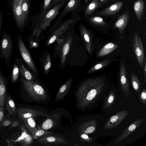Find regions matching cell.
Here are the masks:
<instances>
[{
  "label": "cell",
  "instance_id": "14",
  "mask_svg": "<svg viewBox=\"0 0 146 146\" xmlns=\"http://www.w3.org/2000/svg\"><path fill=\"white\" fill-rule=\"evenodd\" d=\"M129 114V111L124 110L118 111L109 118L104 126V129H108L115 128L126 118Z\"/></svg>",
  "mask_w": 146,
  "mask_h": 146
},
{
  "label": "cell",
  "instance_id": "1",
  "mask_svg": "<svg viewBox=\"0 0 146 146\" xmlns=\"http://www.w3.org/2000/svg\"><path fill=\"white\" fill-rule=\"evenodd\" d=\"M104 86L103 79L100 77L88 78L82 81L76 93L79 108L85 110L90 107L102 93Z\"/></svg>",
  "mask_w": 146,
  "mask_h": 146
},
{
  "label": "cell",
  "instance_id": "2",
  "mask_svg": "<svg viewBox=\"0 0 146 146\" xmlns=\"http://www.w3.org/2000/svg\"><path fill=\"white\" fill-rule=\"evenodd\" d=\"M70 0H62L48 11L40 19L37 21L32 27L31 35L27 41L29 48L31 49L38 47L40 40L44 38L42 31L49 27L52 20L59 14L60 10Z\"/></svg>",
  "mask_w": 146,
  "mask_h": 146
},
{
  "label": "cell",
  "instance_id": "29",
  "mask_svg": "<svg viewBox=\"0 0 146 146\" xmlns=\"http://www.w3.org/2000/svg\"><path fill=\"white\" fill-rule=\"evenodd\" d=\"M24 124L31 133L33 137L34 135L36 130V122L33 117H29L23 120Z\"/></svg>",
  "mask_w": 146,
  "mask_h": 146
},
{
  "label": "cell",
  "instance_id": "27",
  "mask_svg": "<svg viewBox=\"0 0 146 146\" xmlns=\"http://www.w3.org/2000/svg\"><path fill=\"white\" fill-rule=\"evenodd\" d=\"M30 7V0H23L22 4V17L23 25L25 27L27 22Z\"/></svg>",
  "mask_w": 146,
  "mask_h": 146
},
{
  "label": "cell",
  "instance_id": "35",
  "mask_svg": "<svg viewBox=\"0 0 146 146\" xmlns=\"http://www.w3.org/2000/svg\"><path fill=\"white\" fill-rule=\"evenodd\" d=\"M14 62L11 73V81L13 84L17 81L18 79L20 74L19 66L17 63Z\"/></svg>",
  "mask_w": 146,
  "mask_h": 146
},
{
  "label": "cell",
  "instance_id": "36",
  "mask_svg": "<svg viewBox=\"0 0 146 146\" xmlns=\"http://www.w3.org/2000/svg\"><path fill=\"white\" fill-rule=\"evenodd\" d=\"M89 22L96 25L103 27L106 25V23L103 19L98 16H94L89 19Z\"/></svg>",
  "mask_w": 146,
  "mask_h": 146
},
{
  "label": "cell",
  "instance_id": "16",
  "mask_svg": "<svg viewBox=\"0 0 146 146\" xmlns=\"http://www.w3.org/2000/svg\"><path fill=\"white\" fill-rule=\"evenodd\" d=\"M120 80L121 89L125 96L128 98L130 93L129 83L126 68L123 63H121L120 67Z\"/></svg>",
  "mask_w": 146,
  "mask_h": 146
},
{
  "label": "cell",
  "instance_id": "32",
  "mask_svg": "<svg viewBox=\"0 0 146 146\" xmlns=\"http://www.w3.org/2000/svg\"><path fill=\"white\" fill-rule=\"evenodd\" d=\"M54 134V133L52 132L43 129L40 125H38L37 130L33 137L35 139H37L39 138Z\"/></svg>",
  "mask_w": 146,
  "mask_h": 146
},
{
  "label": "cell",
  "instance_id": "8",
  "mask_svg": "<svg viewBox=\"0 0 146 146\" xmlns=\"http://www.w3.org/2000/svg\"><path fill=\"white\" fill-rule=\"evenodd\" d=\"M82 0H70L65 7L58 16L55 22L47 32L50 34L57 28L62 23L63 18L69 13H78L82 4Z\"/></svg>",
  "mask_w": 146,
  "mask_h": 146
},
{
  "label": "cell",
  "instance_id": "21",
  "mask_svg": "<svg viewBox=\"0 0 146 146\" xmlns=\"http://www.w3.org/2000/svg\"><path fill=\"white\" fill-rule=\"evenodd\" d=\"M123 3L122 1L115 3L102 10L98 14L102 16H111L115 14L122 8Z\"/></svg>",
  "mask_w": 146,
  "mask_h": 146
},
{
  "label": "cell",
  "instance_id": "20",
  "mask_svg": "<svg viewBox=\"0 0 146 146\" xmlns=\"http://www.w3.org/2000/svg\"><path fill=\"white\" fill-rule=\"evenodd\" d=\"M42 70L44 74L47 75L50 71L51 66L52 60L50 54L48 52H44L40 59Z\"/></svg>",
  "mask_w": 146,
  "mask_h": 146
},
{
  "label": "cell",
  "instance_id": "26",
  "mask_svg": "<svg viewBox=\"0 0 146 146\" xmlns=\"http://www.w3.org/2000/svg\"><path fill=\"white\" fill-rule=\"evenodd\" d=\"M119 47L117 44L110 42L104 46L99 51L97 55V57L107 55Z\"/></svg>",
  "mask_w": 146,
  "mask_h": 146
},
{
  "label": "cell",
  "instance_id": "19",
  "mask_svg": "<svg viewBox=\"0 0 146 146\" xmlns=\"http://www.w3.org/2000/svg\"><path fill=\"white\" fill-rule=\"evenodd\" d=\"M8 83L7 78L4 76L0 68V107H4Z\"/></svg>",
  "mask_w": 146,
  "mask_h": 146
},
{
  "label": "cell",
  "instance_id": "31",
  "mask_svg": "<svg viewBox=\"0 0 146 146\" xmlns=\"http://www.w3.org/2000/svg\"><path fill=\"white\" fill-rule=\"evenodd\" d=\"M132 85L135 91L138 92L141 88V86L143 85L139 79L138 76L135 75L133 73H132L131 75Z\"/></svg>",
  "mask_w": 146,
  "mask_h": 146
},
{
  "label": "cell",
  "instance_id": "45",
  "mask_svg": "<svg viewBox=\"0 0 146 146\" xmlns=\"http://www.w3.org/2000/svg\"><path fill=\"white\" fill-rule=\"evenodd\" d=\"M3 20V16L2 13L0 10V35L1 31V22Z\"/></svg>",
  "mask_w": 146,
  "mask_h": 146
},
{
  "label": "cell",
  "instance_id": "9",
  "mask_svg": "<svg viewBox=\"0 0 146 146\" xmlns=\"http://www.w3.org/2000/svg\"><path fill=\"white\" fill-rule=\"evenodd\" d=\"M79 40L78 34L75 33L66 58V65L73 66L79 65Z\"/></svg>",
  "mask_w": 146,
  "mask_h": 146
},
{
  "label": "cell",
  "instance_id": "23",
  "mask_svg": "<svg viewBox=\"0 0 146 146\" xmlns=\"http://www.w3.org/2000/svg\"><path fill=\"white\" fill-rule=\"evenodd\" d=\"M73 81L71 77L67 80L58 90L55 99L56 101L62 100L70 90Z\"/></svg>",
  "mask_w": 146,
  "mask_h": 146
},
{
  "label": "cell",
  "instance_id": "10",
  "mask_svg": "<svg viewBox=\"0 0 146 146\" xmlns=\"http://www.w3.org/2000/svg\"><path fill=\"white\" fill-rule=\"evenodd\" d=\"M132 41L133 50L137 61L139 65L143 68L145 60V51L141 39L138 32L134 33Z\"/></svg>",
  "mask_w": 146,
  "mask_h": 146
},
{
  "label": "cell",
  "instance_id": "6",
  "mask_svg": "<svg viewBox=\"0 0 146 146\" xmlns=\"http://www.w3.org/2000/svg\"><path fill=\"white\" fill-rule=\"evenodd\" d=\"M16 40L17 48L22 59L30 71L38 78V74L36 67L29 50L23 42L22 36L20 35L17 36Z\"/></svg>",
  "mask_w": 146,
  "mask_h": 146
},
{
  "label": "cell",
  "instance_id": "3",
  "mask_svg": "<svg viewBox=\"0 0 146 146\" xmlns=\"http://www.w3.org/2000/svg\"><path fill=\"white\" fill-rule=\"evenodd\" d=\"M75 33L74 27L73 26L55 41L53 58L54 59L58 58L61 70L66 65V58Z\"/></svg>",
  "mask_w": 146,
  "mask_h": 146
},
{
  "label": "cell",
  "instance_id": "25",
  "mask_svg": "<svg viewBox=\"0 0 146 146\" xmlns=\"http://www.w3.org/2000/svg\"><path fill=\"white\" fill-rule=\"evenodd\" d=\"M133 8L136 18L140 22L142 18L145 9L143 0H137L134 3Z\"/></svg>",
  "mask_w": 146,
  "mask_h": 146
},
{
  "label": "cell",
  "instance_id": "30",
  "mask_svg": "<svg viewBox=\"0 0 146 146\" xmlns=\"http://www.w3.org/2000/svg\"><path fill=\"white\" fill-rule=\"evenodd\" d=\"M115 99V94L113 91H111L105 98L104 108L106 109L110 108L114 103Z\"/></svg>",
  "mask_w": 146,
  "mask_h": 146
},
{
  "label": "cell",
  "instance_id": "13",
  "mask_svg": "<svg viewBox=\"0 0 146 146\" xmlns=\"http://www.w3.org/2000/svg\"><path fill=\"white\" fill-rule=\"evenodd\" d=\"M79 30L82 42L88 52L92 53L93 38L90 31L82 23H80Z\"/></svg>",
  "mask_w": 146,
  "mask_h": 146
},
{
  "label": "cell",
  "instance_id": "38",
  "mask_svg": "<svg viewBox=\"0 0 146 146\" xmlns=\"http://www.w3.org/2000/svg\"><path fill=\"white\" fill-rule=\"evenodd\" d=\"M52 1L53 0H44L39 16H38L37 21L40 19L48 11L49 5Z\"/></svg>",
  "mask_w": 146,
  "mask_h": 146
},
{
  "label": "cell",
  "instance_id": "24",
  "mask_svg": "<svg viewBox=\"0 0 146 146\" xmlns=\"http://www.w3.org/2000/svg\"><path fill=\"white\" fill-rule=\"evenodd\" d=\"M97 122L95 119L88 120L83 122L79 127V132L90 134L96 130Z\"/></svg>",
  "mask_w": 146,
  "mask_h": 146
},
{
  "label": "cell",
  "instance_id": "22",
  "mask_svg": "<svg viewBox=\"0 0 146 146\" xmlns=\"http://www.w3.org/2000/svg\"><path fill=\"white\" fill-rule=\"evenodd\" d=\"M129 11L126 12L121 15L117 19L114 25V27L118 29L120 33L122 34L129 20Z\"/></svg>",
  "mask_w": 146,
  "mask_h": 146
},
{
  "label": "cell",
  "instance_id": "17",
  "mask_svg": "<svg viewBox=\"0 0 146 146\" xmlns=\"http://www.w3.org/2000/svg\"><path fill=\"white\" fill-rule=\"evenodd\" d=\"M145 119L144 118L139 119L131 123L116 139L114 142V143L116 144L120 143L126 139L129 135L140 126Z\"/></svg>",
  "mask_w": 146,
  "mask_h": 146
},
{
  "label": "cell",
  "instance_id": "34",
  "mask_svg": "<svg viewBox=\"0 0 146 146\" xmlns=\"http://www.w3.org/2000/svg\"><path fill=\"white\" fill-rule=\"evenodd\" d=\"M5 103L6 108L9 114L15 117L16 107L14 102L11 99L8 98Z\"/></svg>",
  "mask_w": 146,
  "mask_h": 146
},
{
  "label": "cell",
  "instance_id": "37",
  "mask_svg": "<svg viewBox=\"0 0 146 146\" xmlns=\"http://www.w3.org/2000/svg\"><path fill=\"white\" fill-rule=\"evenodd\" d=\"M57 121H56V119L48 118L43 122L41 126V128L46 130L50 129L56 125Z\"/></svg>",
  "mask_w": 146,
  "mask_h": 146
},
{
  "label": "cell",
  "instance_id": "46",
  "mask_svg": "<svg viewBox=\"0 0 146 146\" xmlns=\"http://www.w3.org/2000/svg\"><path fill=\"white\" fill-rule=\"evenodd\" d=\"M19 125V122L17 121H13L11 127H14L15 126H17Z\"/></svg>",
  "mask_w": 146,
  "mask_h": 146
},
{
  "label": "cell",
  "instance_id": "4",
  "mask_svg": "<svg viewBox=\"0 0 146 146\" xmlns=\"http://www.w3.org/2000/svg\"><path fill=\"white\" fill-rule=\"evenodd\" d=\"M38 78L34 80H28L22 78L20 82L27 94L36 101H45L47 98L45 89L37 81Z\"/></svg>",
  "mask_w": 146,
  "mask_h": 146
},
{
  "label": "cell",
  "instance_id": "11",
  "mask_svg": "<svg viewBox=\"0 0 146 146\" xmlns=\"http://www.w3.org/2000/svg\"><path fill=\"white\" fill-rule=\"evenodd\" d=\"M38 142L43 145H66L69 144L63 136L54 134L37 139Z\"/></svg>",
  "mask_w": 146,
  "mask_h": 146
},
{
  "label": "cell",
  "instance_id": "12",
  "mask_svg": "<svg viewBox=\"0 0 146 146\" xmlns=\"http://www.w3.org/2000/svg\"><path fill=\"white\" fill-rule=\"evenodd\" d=\"M23 0H12L11 7L14 17L20 31L23 32L25 27L23 25L22 17V4Z\"/></svg>",
  "mask_w": 146,
  "mask_h": 146
},
{
  "label": "cell",
  "instance_id": "7",
  "mask_svg": "<svg viewBox=\"0 0 146 146\" xmlns=\"http://www.w3.org/2000/svg\"><path fill=\"white\" fill-rule=\"evenodd\" d=\"M13 42L10 35L6 31L3 32L0 43V57L4 60L6 66L9 68L13 52Z\"/></svg>",
  "mask_w": 146,
  "mask_h": 146
},
{
  "label": "cell",
  "instance_id": "42",
  "mask_svg": "<svg viewBox=\"0 0 146 146\" xmlns=\"http://www.w3.org/2000/svg\"><path fill=\"white\" fill-rule=\"evenodd\" d=\"M143 64V72L144 74V79L145 82H146V60L145 58Z\"/></svg>",
  "mask_w": 146,
  "mask_h": 146
},
{
  "label": "cell",
  "instance_id": "28",
  "mask_svg": "<svg viewBox=\"0 0 146 146\" xmlns=\"http://www.w3.org/2000/svg\"><path fill=\"white\" fill-rule=\"evenodd\" d=\"M100 5L99 0H92L86 7L84 16L86 17L92 14Z\"/></svg>",
  "mask_w": 146,
  "mask_h": 146
},
{
  "label": "cell",
  "instance_id": "40",
  "mask_svg": "<svg viewBox=\"0 0 146 146\" xmlns=\"http://www.w3.org/2000/svg\"><path fill=\"white\" fill-rule=\"evenodd\" d=\"M79 133L80 140L82 142L90 143L92 141L93 138L89 137L87 134L81 132H79Z\"/></svg>",
  "mask_w": 146,
  "mask_h": 146
},
{
  "label": "cell",
  "instance_id": "18",
  "mask_svg": "<svg viewBox=\"0 0 146 146\" xmlns=\"http://www.w3.org/2000/svg\"><path fill=\"white\" fill-rule=\"evenodd\" d=\"M14 62L17 63L19 66L21 78L28 80H34L38 78L26 67L21 58H16L14 60Z\"/></svg>",
  "mask_w": 146,
  "mask_h": 146
},
{
  "label": "cell",
  "instance_id": "47",
  "mask_svg": "<svg viewBox=\"0 0 146 146\" xmlns=\"http://www.w3.org/2000/svg\"><path fill=\"white\" fill-rule=\"evenodd\" d=\"M100 4H101L102 3H106V2L108 0H100Z\"/></svg>",
  "mask_w": 146,
  "mask_h": 146
},
{
  "label": "cell",
  "instance_id": "33",
  "mask_svg": "<svg viewBox=\"0 0 146 146\" xmlns=\"http://www.w3.org/2000/svg\"><path fill=\"white\" fill-rule=\"evenodd\" d=\"M110 63V61L106 60L102 61L94 65L88 71L87 74H90L97 71L106 66Z\"/></svg>",
  "mask_w": 146,
  "mask_h": 146
},
{
  "label": "cell",
  "instance_id": "41",
  "mask_svg": "<svg viewBox=\"0 0 146 146\" xmlns=\"http://www.w3.org/2000/svg\"><path fill=\"white\" fill-rule=\"evenodd\" d=\"M62 0H53L52 1L49 6L48 11L52 8L54 6Z\"/></svg>",
  "mask_w": 146,
  "mask_h": 146
},
{
  "label": "cell",
  "instance_id": "39",
  "mask_svg": "<svg viewBox=\"0 0 146 146\" xmlns=\"http://www.w3.org/2000/svg\"><path fill=\"white\" fill-rule=\"evenodd\" d=\"M139 98L140 102L143 104L146 105V89L143 88L139 94Z\"/></svg>",
  "mask_w": 146,
  "mask_h": 146
},
{
  "label": "cell",
  "instance_id": "43",
  "mask_svg": "<svg viewBox=\"0 0 146 146\" xmlns=\"http://www.w3.org/2000/svg\"><path fill=\"white\" fill-rule=\"evenodd\" d=\"M4 110L3 107H0V122L3 119L4 117Z\"/></svg>",
  "mask_w": 146,
  "mask_h": 146
},
{
  "label": "cell",
  "instance_id": "5",
  "mask_svg": "<svg viewBox=\"0 0 146 146\" xmlns=\"http://www.w3.org/2000/svg\"><path fill=\"white\" fill-rule=\"evenodd\" d=\"M78 13H72L71 18L64 21L52 32L50 34L45 41V46H49L54 43L56 40L62 36L71 27L74 26L79 20Z\"/></svg>",
  "mask_w": 146,
  "mask_h": 146
},
{
  "label": "cell",
  "instance_id": "15",
  "mask_svg": "<svg viewBox=\"0 0 146 146\" xmlns=\"http://www.w3.org/2000/svg\"><path fill=\"white\" fill-rule=\"evenodd\" d=\"M18 117L23 120L29 118L38 116L48 117L50 115L40 110L27 108H19L17 109Z\"/></svg>",
  "mask_w": 146,
  "mask_h": 146
},
{
  "label": "cell",
  "instance_id": "44",
  "mask_svg": "<svg viewBox=\"0 0 146 146\" xmlns=\"http://www.w3.org/2000/svg\"><path fill=\"white\" fill-rule=\"evenodd\" d=\"M11 123V121L10 120L7 119L3 121V126H6L9 125Z\"/></svg>",
  "mask_w": 146,
  "mask_h": 146
}]
</instances>
